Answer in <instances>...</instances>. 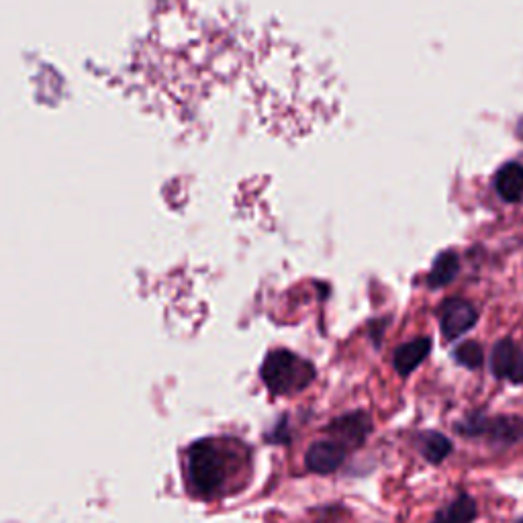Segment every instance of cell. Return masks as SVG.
<instances>
[{
	"instance_id": "obj_1",
	"label": "cell",
	"mask_w": 523,
	"mask_h": 523,
	"mask_svg": "<svg viewBox=\"0 0 523 523\" xmlns=\"http://www.w3.org/2000/svg\"><path fill=\"white\" fill-rule=\"evenodd\" d=\"M186 479L195 495L211 499L227 481V452L215 440H199L186 454Z\"/></svg>"
},
{
	"instance_id": "obj_2",
	"label": "cell",
	"mask_w": 523,
	"mask_h": 523,
	"mask_svg": "<svg viewBox=\"0 0 523 523\" xmlns=\"http://www.w3.org/2000/svg\"><path fill=\"white\" fill-rule=\"evenodd\" d=\"M260 376L274 397L297 395L315 380V366L289 350H272L262 362Z\"/></svg>"
},
{
	"instance_id": "obj_3",
	"label": "cell",
	"mask_w": 523,
	"mask_h": 523,
	"mask_svg": "<svg viewBox=\"0 0 523 523\" xmlns=\"http://www.w3.org/2000/svg\"><path fill=\"white\" fill-rule=\"evenodd\" d=\"M454 432L470 440H487L491 446H513L523 440V417L519 415H487L472 411L456 421Z\"/></svg>"
},
{
	"instance_id": "obj_4",
	"label": "cell",
	"mask_w": 523,
	"mask_h": 523,
	"mask_svg": "<svg viewBox=\"0 0 523 523\" xmlns=\"http://www.w3.org/2000/svg\"><path fill=\"white\" fill-rule=\"evenodd\" d=\"M372 430V421L366 411H352L325 425V434L342 444L346 450L360 448Z\"/></svg>"
},
{
	"instance_id": "obj_5",
	"label": "cell",
	"mask_w": 523,
	"mask_h": 523,
	"mask_svg": "<svg viewBox=\"0 0 523 523\" xmlns=\"http://www.w3.org/2000/svg\"><path fill=\"white\" fill-rule=\"evenodd\" d=\"M479 321V311L464 299H448L440 307V327L448 342L458 340Z\"/></svg>"
},
{
	"instance_id": "obj_6",
	"label": "cell",
	"mask_w": 523,
	"mask_h": 523,
	"mask_svg": "<svg viewBox=\"0 0 523 523\" xmlns=\"http://www.w3.org/2000/svg\"><path fill=\"white\" fill-rule=\"evenodd\" d=\"M348 450L334 442V440H321L309 446L307 454H305V464L307 470L315 472V474H331L336 472L344 462H346Z\"/></svg>"
},
{
	"instance_id": "obj_7",
	"label": "cell",
	"mask_w": 523,
	"mask_h": 523,
	"mask_svg": "<svg viewBox=\"0 0 523 523\" xmlns=\"http://www.w3.org/2000/svg\"><path fill=\"white\" fill-rule=\"evenodd\" d=\"M432 352V340L430 338H417L407 344H401L393 354V364L399 376L407 378L427 356Z\"/></svg>"
},
{
	"instance_id": "obj_8",
	"label": "cell",
	"mask_w": 523,
	"mask_h": 523,
	"mask_svg": "<svg viewBox=\"0 0 523 523\" xmlns=\"http://www.w3.org/2000/svg\"><path fill=\"white\" fill-rule=\"evenodd\" d=\"M495 188L503 201L519 203L523 199V166L517 162L505 164L495 176Z\"/></svg>"
},
{
	"instance_id": "obj_9",
	"label": "cell",
	"mask_w": 523,
	"mask_h": 523,
	"mask_svg": "<svg viewBox=\"0 0 523 523\" xmlns=\"http://www.w3.org/2000/svg\"><path fill=\"white\" fill-rule=\"evenodd\" d=\"M415 446H417L419 454L430 464H442L454 450L450 438H446L444 434L434 432V430L417 434Z\"/></svg>"
},
{
	"instance_id": "obj_10",
	"label": "cell",
	"mask_w": 523,
	"mask_h": 523,
	"mask_svg": "<svg viewBox=\"0 0 523 523\" xmlns=\"http://www.w3.org/2000/svg\"><path fill=\"white\" fill-rule=\"evenodd\" d=\"M477 515V501L468 493H460L452 503H448L434 515L432 523H472Z\"/></svg>"
},
{
	"instance_id": "obj_11",
	"label": "cell",
	"mask_w": 523,
	"mask_h": 523,
	"mask_svg": "<svg viewBox=\"0 0 523 523\" xmlns=\"http://www.w3.org/2000/svg\"><path fill=\"white\" fill-rule=\"evenodd\" d=\"M458 270H460L458 256L454 252H442L438 256V260L434 262L430 276H427V287H432V289L446 287L448 282H452L456 278Z\"/></svg>"
},
{
	"instance_id": "obj_12",
	"label": "cell",
	"mask_w": 523,
	"mask_h": 523,
	"mask_svg": "<svg viewBox=\"0 0 523 523\" xmlns=\"http://www.w3.org/2000/svg\"><path fill=\"white\" fill-rule=\"evenodd\" d=\"M517 344L513 340H501L495 344L493 352H491V370L495 374V378L499 380H509V374L513 370V362L517 356Z\"/></svg>"
},
{
	"instance_id": "obj_13",
	"label": "cell",
	"mask_w": 523,
	"mask_h": 523,
	"mask_svg": "<svg viewBox=\"0 0 523 523\" xmlns=\"http://www.w3.org/2000/svg\"><path fill=\"white\" fill-rule=\"evenodd\" d=\"M454 360L460 364V366H464V368H468V370H477V368H481L483 366V362H485V350H483V346L479 344V342H464V344H460L456 350H454Z\"/></svg>"
},
{
	"instance_id": "obj_14",
	"label": "cell",
	"mask_w": 523,
	"mask_h": 523,
	"mask_svg": "<svg viewBox=\"0 0 523 523\" xmlns=\"http://www.w3.org/2000/svg\"><path fill=\"white\" fill-rule=\"evenodd\" d=\"M509 380L513 385H523V348H517V356L513 362V370L509 374Z\"/></svg>"
},
{
	"instance_id": "obj_15",
	"label": "cell",
	"mask_w": 523,
	"mask_h": 523,
	"mask_svg": "<svg viewBox=\"0 0 523 523\" xmlns=\"http://www.w3.org/2000/svg\"><path fill=\"white\" fill-rule=\"evenodd\" d=\"M515 523H523V517H521V519H517V521H515Z\"/></svg>"
}]
</instances>
